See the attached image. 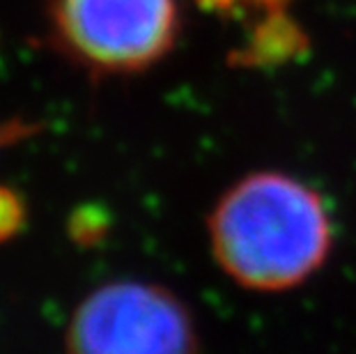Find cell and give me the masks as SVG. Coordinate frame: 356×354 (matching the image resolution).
Segmentation results:
<instances>
[{
    "label": "cell",
    "instance_id": "1",
    "mask_svg": "<svg viewBox=\"0 0 356 354\" xmlns=\"http://www.w3.org/2000/svg\"><path fill=\"white\" fill-rule=\"evenodd\" d=\"M207 228L221 272L255 292L297 288L327 262L333 246L324 198L283 172H253L232 184Z\"/></svg>",
    "mask_w": 356,
    "mask_h": 354
},
{
    "label": "cell",
    "instance_id": "2",
    "mask_svg": "<svg viewBox=\"0 0 356 354\" xmlns=\"http://www.w3.org/2000/svg\"><path fill=\"white\" fill-rule=\"evenodd\" d=\"M53 40L92 72L145 70L177 35L175 0H49Z\"/></svg>",
    "mask_w": 356,
    "mask_h": 354
},
{
    "label": "cell",
    "instance_id": "3",
    "mask_svg": "<svg viewBox=\"0 0 356 354\" xmlns=\"http://www.w3.org/2000/svg\"><path fill=\"white\" fill-rule=\"evenodd\" d=\"M188 308L152 283L120 281L92 292L70 325V354H198Z\"/></svg>",
    "mask_w": 356,
    "mask_h": 354
}]
</instances>
